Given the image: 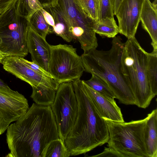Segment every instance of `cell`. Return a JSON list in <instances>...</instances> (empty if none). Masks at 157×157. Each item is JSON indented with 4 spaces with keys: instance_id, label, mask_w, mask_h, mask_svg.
Listing matches in <instances>:
<instances>
[{
    "instance_id": "obj_1",
    "label": "cell",
    "mask_w": 157,
    "mask_h": 157,
    "mask_svg": "<svg viewBox=\"0 0 157 157\" xmlns=\"http://www.w3.org/2000/svg\"><path fill=\"white\" fill-rule=\"evenodd\" d=\"M10 152L7 157H41L44 148L59 138L54 115L50 106L33 103L26 113L6 129Z\"/></svg>"
},
{
    "instance_id": "obj_2",
    "label": "cell",
    "mask_w": 157,
    "mask_h": 157,
    "mask_svg": "<svg viewBox=\"0 0 157 157\" xmlns=\"http://www.w3.org/2000/svg\"><path fill=\"white\" fill-rule=\"evenodd\" d=\"M77 100V115L74 125L64 141L70 156L85 154L107 143L106 123L101 116L83 80L72 82Z\"/></svg>"
},
{
    "instance_id": "obj_3",
    "label": "cell",
    "mask_w": 157,
    "mask_h": 157,
    "mask_svg": "<svg viewBox=\"0 0 157 157\" xmlns=\"http://www.w3.org/2000/svg\"><path fill=\"white\" fill-rule=\"evenodd\" d=\"M124 44L120 36H115L109 50L96 49L83 53L81 57L85 71L105 81L120 103L135 105L134 94L121 70Z\"/></svg>"
},
{
    "instance_id": "obj_4",
    "label": "cell",
    "mask_w": 157,
    "mask_h": 157,
    "mask_svg": "<svg viewBox=\"0 0 157 157\" xmlns=\"http://www.w3.org/2000/svg\"><path fill=\"white\" fill-rule=\"evenodd\" d=\"M147 54L135 37L124 43L121 70L134 94L136 105L145 109L155 96L152 93L147 71Z\"/></svg>"
},
{
    "instance_id": "obj_5",
    "label": "cell",
    "mask_w": 157,
    "mask_h": 157,
    "mask_svg": "<svg viewBox=\"0 0 157 157\" xmlns=\"http://www.w3.org/2000/svg\"><path fill=\"white\" fill-rule=\"evenodd\" d=\"M103 119L106 123L109 132L108 147L123 157H149L144 137L147 117L129 122H116Z\"/></svg>"
},
{
    "instance_id": "obj_6",
    "label": "cell",
    "mask_w": 157,
    "mask_h": 157,
    "mask_svg": "<svg viewBox=\"0 0 157 157\" xmlns=\"http://www.w3.org/2000/svg\"><path fill=\"white\" fill-rule=\"evenodd\" d=\"M29 26L27 20L17 13L14 6L0 14V52L4 56H26Z\"/></svg>"
},
{
    "instance_id": "obj_7",
    "label": "cell",
    "mask_w": 157,
    "mask_h": 157,
    "mask_svg": "<svg viewBox=\"0 0 157 157\" xmlns=\"http://www.w3.org/2000/svg\"><path fill=\"white\" fill-rule=\"evenodd\" d=\"M84 71L76 48L66 44L51 45L48 72L59 84L80 79Z\"/></svg>"
},
{
    "instance_id": "obj_8",
    "label": "cell",
    "mask_w": 157,
    "mask_h": 157,
    "mask_svg": "<svg viewBox=\"0 0 157 157\" xmlns=\"http://www.w3.org/2000/svg\"><path fill=\"white\" fill-rule=\"evenodd\" d=\"M58 5L68 26L73 39L86 52L98 46L93 26L95 21L83 14L72 0H59Z\"/></svg>"
},
{
    "instance_id": "obj_9",
    "label": "cell",
    "mask_w": 157,
    "mask_h": 157,
    "mask_svg": "<svg viewBox=\"0 0 157 157\" xmlns=\"http://www.w3.org/2000/svg\"><path fill=\"white\" fill-rule=\"evenodd\" d=\"M51 107L55 117L59 138L64 142L74 125L77 115L78 104L72 82L59 84Z\"/></svg>"
},
{
    "instance_id": "obj_10",
    "label": "cell",
    "mask_w": 157,
    "mask_h": 157,
    "mask_svg": "<svg viewBox=\"0 0 157 157\" xmlns=\"http://www.w3.org/2000/svg\"><path fill=\"white\" fill-rule=\"evenodd\" d=\"M29 108L28 100L23 95L0 86V135L11 123L24 115Z\"/></svg>"
},
{
    "instance_id": "obj_11",
    "label": "cell",
    "mask_w": 157,
    "mask_h": 157,
    "mask_svg": "<svg viewBox=\"0 0 157 157\" xmlns=\"http://www.w3.org/2000/svg\"><path fill=\"white\" fill-rule=\"evenodd\" d=\"M3 69L32 87H40L57 90L59 84L52 78L46 76L34 71L20 59L19 57L4 56L2 63Z\"/></svg>"
},
{
    "instance_id": "obj_12",
    "label": "cell",
    "mask_w": 157,
    "mask_h": 157,
    "mask_svg": "<svg viewBox=\"0 0 157 157\" xmlns=\"http://www.w3.org/2000/svg\"><path fill=\"white\" fill-rule=\"evenodd\" d=\"M144 0H123L116 14L119 33L128 39L135 37L139 23Z\"/></svg>"
},
{
    "instance_id": "obj_13",
    "label": "cell",
    "mask_w": 157,
    "mask_h": 157,
    "mask_svg": "<svg viewBox=\"0 0 157 157\" xmlns=\"http://www.w3.org/2000/svg\"><path fill=\"white\" fill-rule=\"evenodd\" d=\"M27 45L32 61L48 72L51 45L45 39L37 34L30 26L28 32Z\"/></svg>"
},
{
    "instance_id": "obj_14",
    "label": "cell",
    "mask_w": 157,
    "mask_h": 157,
    "mask_svg": "<svg viewBox=\"0 0 157 157\" xmlns=\"http://www.w3.org/2000/svg\"><path fill=\"white\" fill-rule=\"evenodd\" d=\"M93 101L103 118L116 122L124 121L121 109L114 100L109 99L97 92L84 81Z\"/></svg>"
},
{
    "instance_id": "obj_15",
    "label": "cell",
    "mask_w": 157,
    "mask_h": 157,
    "mask_svg": "<svg viewBox=\"0 0 157 157\" xmlns=\"http://www.w3.org/2000/svg\"><path fill=\"white\" fill-rule=\"evenodd\" d=\"M40 10L46 22L52 27L53 33L67 42H70L73 39L58 4L54 6H45Z\"/></svg>"
},
{
    "instance_id": "obj_16",
    "label": "cell",
    "mask_w": 157,
    "mask_h": 157,
    "mask_svg": "<svg viewBox=\"0 0 157 157\" xmlns=\"http://www.w3.org/2000/svg\"><path fill=\"white\" fill-rule=\"evenodd\" d=\"M157 0L153 2L144 0L140 17L142 28L149 34L154 51H157Z\"/></svg>"
},
{
    "instance_id": "obj_17",
    "label": "cell",
    "mask_w": 157,
    "mask_h": 157,
    "mask_svg": "<svg viewBox=\"0 0 157 157\" xmlns=\"http://www.w3.org/2000/svg\"><path fill=\"white\" fill-rule=\"evenodd\" d=\"M144 137L149 157H157V109H154L147 117Z\"/></svg>"
},
{
    "instance_id": "obj_18",
    "label": "cell",
    "mask_w": 157,
    "mask_h": 157,
    "mask_svg": "<svg viewBox=\"0 0 157 157\" xmlns=\"http://www.w3.org/2000/svg\"><path fill=\"white\" fill-rule=\"evenodd\" d=\"M27 20L32 29L44 38L46 39L48 34L53 33L52 27L46 22L40 10L34 12Z\"/></svg>"
},
{
    "instance_id": "obj_19",
    "label": "cell",
    "mask_w": 157,
    "mask_h": 157,
    "mask_svg": "<svg viewBox=\"0 0 157 157\" xmlns=\"http://www.w3.org/2000/svg\"><path fill=\"white\" fill-rule=\"evenodd\" d=\"M93 29L96 33L102 37L113 38L119 33L118 27L114 18H106L100 21H95Z\"/></svg>"
},
{
    "instance_id": "obj_20",
    "label": "cell",
    "mask_w": 157,
    "mask_h": 157,
    "mask_svg": "<svg viewBox=\"0 0 157 157\" xmlns=\"http://www.w3.org/2000/svg\"><path fill=\"white\" fill-rule=\"evenodd\" d=\"M32 88L31 97L36 104L45 106L52 105L55 99L56 90L40 87Z\"/></svg>"
},
{
    "instance_id": "obj_21",
    "label": "cell",
    "mask_w": 157,
    "mask_h": 157,
    "mask_svg": "<svg viewBox=\"0 0 157 157\" xmlns=\"http://www.w3.org/2000/svg\"><path fill=\"white\" fill-rule=\"evenodd\" d=\"M70 155L64 142L59 138L52 141L44 149L41 157H68Z\"/></svg>"
},
{
    "instance_id": "obj_22",
    "label": "cell",
    "mask_w": 157,
    "mask_h": 157,
    "mask_svg": "<svg viewBox=\"0 0 157 157\" xmlns=\"http://www.w3.org/2000/svg\"><path fill=\"white\" fill-rule=\"evenodd\" d=\"M77 8L83 14L95 21L99 14V0H72Z\"/></svg>"
},
{
    "instance_id": "obj_23",
    "label": "cell",
    "mask_w": 157,
    "mask_h": 157,
    "mask_svg": "<svg viewBox=\"0 0 157 157\" xmlns=\"http://www.w3.org/2000/svg\"><path fill=\"white\" fill-rule=\"evenodd\" d=\"M84 82L95 91L111 100L116 98L115 96L107 83L99 76L92 74L90 78Z\"/></svg>"
},
{
    "instance_id": "obj_24",
    "label": "cell",
    "mask_w": 157,
    "mask_h": 157,
    "mask_svg": "<svg viewBox=\"0 0 157 157\" xmlns=\"http://www.w3.org/2000/svg\"><path fill=\"white\" fill-rule=\"evenodd\" d=\"M14 6L17 13L27 19L35 11L43 8L38 0H18Z\"/></svg>"
},
{
    "instance_id": "obj_25",
    "label": "cell",
    "mask_w": 157,
    "mask_h": 157,
    "mask_svg": "<svg viewBox=\"0 0 157 157\" xmlns=\"http://www.w3.org/2000/svg\"><path fill=\"white\" fill-rule=\"evenodd\" d=\"M147 71L152 92L155 96L157 94V51L148 52Z\"/></svg>"
},
{
    "instance_id": "obj_26",
    "label": "cell",
    "mask_w": 157,
    "mask_h": 157,
    "mask_svg": "<svg viewBox=\"0 0 157 157\" xmlns=\"http://www.w3.org/2000/svg\"><path fill=\"white\" fill-rule=\"evenodd\" d=\"M99 14L97 21L106 18H114V0H99Z\"/></svg>"
},
{
    "instance_id": "obj_27",
    "label": "cell",
    "mask_w": 157,
    "mask_h": 157,
    "mask_svg": "<svg viewBox=\"0 0 157 157\" xmlns=\"http://www.w3.org/2000/svg\"><path fill=\"white\" fill-rule=\"evenodd\" d=\"M19 58L23 63L34 71L43 75L52 78L49 72L44 70L39 65L32 61H29L24 58L20 57Z\"/></svg>"
},
{
    "instance_id": "obj_28",
    "label": "cell",
    "mask_w": 157,
    "mask_h": 157,
    "mask_svg": "<svg viewBox=\"0 0 157 157\" xmlns=\"http://www.w3.org/2000/svg\"><path fill=\"white\" fill-rule=\"evenodd\" d=\"M18 0H0V14L14 6Z\"/></svg>"
},
{
    "instance_id": "obj_29",
    "label": "cell",
    "mask_w": 157,
    "mask_h": 157,
    "mask_svg": "<svg viewBox=\"0 0 157 157\" xmlns=\"http://www.w3.org/2000/svg\"><path fill=\"white\" fill-rule=\"evenodd\" d=\"M92 157H122V155L117 151L109 147H105L104 151L101 153Z\"/></svg>"
},
{
    "instance_id": "obj_30",
    "label": "cell",
    "mask_w": 157,
    "mask_h": 157,
    "mask_svg": "<svg viewBox=\"0 0 157 157\" xmlns=\"http://www.w3.org/2000/svg\"><path fill=\"white\" fill-rule=\"evenodd\" d=\"M43 8L47 6H54L57 5L59 0H38Z\"/></svg>"
},
{
    "instance_id": "obj_31",
    "label": "cell",
    "mask_w": 157,
    "mask_h": 157,
    "mask_svg": "<svg viewBox=\"0 0 157 157\" xmlns=\"http://www.w3.org/2000/svg\"><path fill=\"white\" fill-rule=\"evenodd\" d=\"M123 0H114V13L116 15L118 9Z\"/></svg>"
},
{
    "instance_id": "obj_32",
    "label": "cell",
    "mask_w": 157,
    "mask_h": 157,
    "mask_svg": "<svg viewBox=\"0 0 157 157\" xmlns=\"http://www.w3.org/2000/svg\"><path fill=\"white\" fill-rule=\"evenodd\" d=\"M0 86L8 89H10L9 86L1 79H0Z\"/></svg>"
},
{
    "instance_id": "obj_33",
    "label": "cell",
    "mask_w": 157,
    "mask_h": 157,
    "mask_svg": "<svg viewBox=\"0 0 157 157\" xmlns=\"http://www.w3.org/2000/svg\"><path fill=\"white\" fill-rule=\"evenodd\" d=\"M4 56L0 52V63H2V60L4 58Z\"/></svg>"
}]
</instances>
